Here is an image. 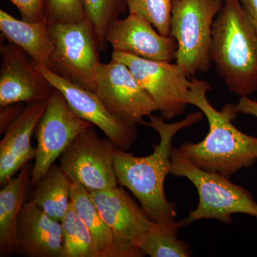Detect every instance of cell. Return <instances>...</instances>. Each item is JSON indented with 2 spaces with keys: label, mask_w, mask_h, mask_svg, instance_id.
<instances>
[{
  "label": "cell",
  "mask_w": 257,
  "mask_h": 257,
  "mask_svg": "<svg viewBox=\"0 0 257 257\" xmlns=\"http://www.w3.org/2000/svg\"><path fill=\"white\" fill-rule=\"evenodd\" d=\"M202 111L189 114L175 123H167L162 116H149L147 126L160 135V143L154 145V152L146 157L117 149L114 155V170L118 183L126 187L138 199L141 207L157 223L175 222L177 206L167 199L165 181L172 170L171 154L176 134L188 127L202 118Z\"/></svg>",
  "instance_id": "obj_1"
},
{
  "label": "cell",
  "mask_w": 257,
  "mask_h": 257,
  "mask_svg": "<svg viewBox=\"0 0 257 257\" xmlns=\"http://www.w3.org/2000/svg\"><path fill=\"white\" fill-rule=\"evenodd\" d=\"M192 82L189 104L205 115L209 131L200 143L184 144L179 150L199 168L229 179L256 162L257 138L243 133L233 124L239 113L236 104H227L217 110L207 98L210 84L196 78Z\"/></svg>",
  "instance_id": "obj_2"
},
{
  "label": "cell",
  "mask_w": 257,
  "mask_h": 257,
  "mask_svg": "<svg viewBox=\"0 0 257 257\" xmlns=\"http://www.w3.org/2000/svg\"><path fill=\"white\" fill-rule=\"evenodd\" d=\"M211 60L230 92H257V32L239 0H224L216 17Z\"/></svg>",
  "instance_id": "obj_3"
},
{
  "label": "cell",
  "mask_w": 257,
  "mask_h": 257,
  "mask_svg": "<svg viewBox=\"0 0 257 257\" xmlns=\"http://www.w3.org/2000/svg\"><path fill=\"white\" fill-rule=\"evenodd\" d=\"M171 161V174L188 179L199 194L197 207L191 211L186 219L179 221L181 227L207 219L231 225L235 214L257 218V203L244 187L233 184L229 178L199 168L179 148L172 149Z\"/></svg>",
  "instance_id": "obj_4"
},
{
  "label": "cell",
  "mask_w": 257,
  "mask_h": 257,
  "mask_svg": "<svg viewBox=\"0 0 257 257\" xmlns=\"http://www.w3.org/2000/svg\"><path fill=\"white\" fill-rule=\"evenodd\" d=\"M224 0H174L170 35L177 43L175 60L184 74L211 68L213 24Z\"/></svg>",
  "instance_id": "obj_5"
},
{
  "label": "cell",
  "mask_w": 257,
  "mask_h": 257,
  "mask_svg": "<svg viewBox=\"0 0 257 257\" xmlns=\"http://www.w3.org/2000/svg\"><path fill=\"white\" fill-rule=\"evenodd\" d=\"M54 51L48 68L94 92L101 63L99 42L88 20L71 24H49Z\"/></svg>",
  "instance_id": "obj_6"
},
{
  "label": "cell",
  "mask_w": 257,
  "mask_h": 257,
  "mask_svg": "<svg viewBox=\"0 0 257 257\" xmlns=\"http://www.w3.org/2000/svg\"><path fill=\"white\" fill-rule=\"evenodd\" d=\"M111 60L127 66L140 85L155 101L164 119L170 120L183 114L189 104L192 82L177 64L146 60L116 51H113Z\"/></svg>",
  "instance_id": "obj_7"
},
{
  "label": "cell",
  "mask_w": 257,
  "mask_h": 257,
  "mask_svg": "<svg viewBox=\"0 0 257 257\" xmlns=\"http://www.w3.org/2000/svg\"><path fill=\"white\" fill-rule=\"evenodd\" d=\"M117 147L100 138L93 127L86 128L69 144L60 157V166L72 182L93 192L118 186L114 170Z\"/></svg>",
  "instance_id": "obj_8"
},
{
  "label": "cell",
  "mask_w": 257,
  "mask_h": 257,
  "mask_svg": "<svg viewBox=\"0 0 257 257\" xmlns=\"http://www.w3.org/2000/svg\"><path fill=\"white\" fill-rule=\"evenodd\" d=\"M93 126L71 109L63 94L55 88L36 127L37 155L32 169L30 188L45 175L79 134Z\"/></svg>",
  "instance_id": "obj_9"
},
{
  "label": "cell",
  "mask_w": 257,
  "mask_h": 257,
  "mask_svg": "<svg viewBox=\"0 0 257 257\" xmlns=\"http://www.w3.org/2000/svg\"><path fill=\"white\" fill-rule=\"evenodd\" d=\"M94 92L108 110L130 124L147 125L144 118L158 111L130 68L118 61L99 64Z\"/></svg>",
  "instance_id": "obj_10"
},
{
  "label": "cell",
  "mask_w": 257,
  "mask_h": 257,
  "mask_svg": "<svg viewBox=\"0 0 257 257\" xmlns=\"http://www.w3.org/2000/svg\"><path fill=\"white\" fill-rule=\"evenodd\" d=\"M33 64L63 94L69 107L79 117L100 128L119 150L127 151L133 146L138 137L137 125L111 113L95 92L64 78L45 66Z\"/></svg>",
  "instance_id": "obj_11"
},
{
  "label": "cell",
  "mask_w": 257,
  "mask_h": 257,
  "mask_svg": "<svg viewBox=\"0 0 257 257\" xmlns=\"http://www.w3.org/2000/svg\"><path fill=\"white\" fill-rule=\"evenodd\" d=\"M0 107L15 103L47 101L55 88L30 63L25 52L14 44L2 45Z\"/></svg>",
  "instance_id": "obj_12"
},
{
  "label": "cell",
  "mask_w": 257,
  "mask_h": 257,
  "mask_svg": "<svg viewBox=\"0 0 257 257\" xmlns=\"http://www.w3.org/2000/svg\"><path fill=\"white\" fill-rule=\"evenodd\" d=\"M105 40L113 51L150 60L172 62L177 49L173 37L161 35L147 20L133 14L112 22L107 29Z\"/></svg>",
  "instance_id": "obj_13"
},
{
  "label": "cell",
  "mask_w": 257,
  "mask_h": 257,
  "mask_svg": "<svg viewBox=\"0 0 257 257\" xmlns=\"http://www.w3.org/2000/svg\"><path fill=\"white\" fill-rule=\"evenodd\" d=\"M89 193L101 217L115 235L123 242L140 248L144 236L155 221L122 187L116 186Z\"/></svg>",
  "instance_id": "obj_14"
},
{
  "label": "cell",
  "mask_w": 257,
  "mask_h": 257,
  "mask_svg": "<svg viewBox=\"0 0 257 257\" xmlns=\"http://www.w3.org/2000/svg\"><path fill=\"white\" fill-rule=\"evenodd\" d=\"M18 253L26 257H64L61 221L52 219L35 204L25 202L17 226Z\"/></svg>",
  "instance_id": "obj_15"
},
{
  "label": "cell",
  "mask_w": 257,
  "mask_h": 257,
  "mask_svg": "<svg viewBox=\"0 0 257 257\" xmlns=\"http://www.w3.org/2000/svg\"><path fill=\"white\" fill-rule=\"evenodd\" d=\"M47 101L28 104L12 123L0 142V186L13 178L30 161L35 160L36 148L31 138L47 108Z\"/></svg>",
  "instance_id": "obj_16"
},
{
  "label": "cell",
  "mask_w": 257,
  "mask_h": 257,
  "mask_svg": "<svg viewBox=\"0 0 257 257\" xmlns=\"http://www.w3.org/2000/svg\"><path fill=\"white\" fill-rule=\"evenodd\" d=\"M71 202L90 232L100 257H140L145 253L140 248L123 242L101 217L90 193L82 184L72 182Z\"/></svg>",
  "instance_id": "obj_17"
},
{
  "label": "cell",
  "mask_w": 257,
  "mask_h": 257,
  "mask_svg": "<svg viewBox=\"0 0 257 257\" xmlns=\"http://www.w3.org/2000/svg\"><path fill=\"white\" fill-rule=\"evenodd\" d=\"M0 30L11 43L20 47L32 63L49 67L54 51L46 18L37 23L19 20L5 10H0Z\"/></svg>",
  "instance_id": "obj_18"
},
{
  "label": "cell",
  "mask_w": 257,
  "mask_h": 257,
  "mask_svg": "<svg viewBox=\"0 0 257 257\" xmlns=\"http://www.w3.org/2000/svg\"><path fill=\"white\" fill-rule=\"evenodd\" d=\"M31 163L27 164L0 191V256L18 253L17 226L31 179Z\"/></svg>",
  "instance_id": "obj_19"
},
{
  "label": "cell",
  "mask_w": 257,
  "mask_h": 257,
  "mask_svg": "<svg viewBox=\"0 0 257 257\" xmlns=\"http://www.w3.org/2000/svg\"><path fill=\"white\" fill-rule=\"evenodd\" d=\"M72 181L61 166L54 164L32 187L29 201L47 215L61 221L71 203Z\"/></svg>",
  "instance_id": "obj_20"
},
{
  "label": "cell",
  "mask_w": 257,
  "mask_h": 257,
  "mask_svg": "<svg viewBox=\"0 0 257 257\" xmlns=\"http://www.w3.org/2000/svg\"><path fill=\"white\" fill-rule=\"evenodd\" d=\"M179 222H155L144 236L140 247L151 257H187L192 255L187 243L177 238Z\"/></svg>",
  "instance_id": "obj_21"
},
{
  "label": "cell",
  "mask_w": 257,
  "mask_h": 257,
  "mask_svg": "<svg viewBox=\"0 0 257 257\" xmlns=\"http://www.w3.org/2000/svg\"><path fill=\"white\" fill-rule=\"evenodd\" d=\"M64 237V257H100L87 226L72 202L61 221Z\"/></svg>",
  "instance_id": "obj_22"
},
{
  "label": "cell",
  "mask_w": 257,
  "mask_h": 257,
  "mask_svg": "<svg viewBox=\"0 0 257 257\" xmlns=\"http://www.w3.org/2000/svg\"><path fill=\"white\" fill-rule=\"evenodd\" d=\"M84 5L86 17L103 52L107 45L105 37L109 25L128 10L126 0H84Z\"/></svg>",
  "instance_id": "obj_23"
},
{
  "label": "cell",
  "mask_w": 257,
  "mask_h": 257,
  "mask_svg": "<svg viewBox=\"0 0 257 257\" xmlns=\"http://www.w3.org/2000/svg\"><path fill=\"white\" fill-rule=\"evenodd\" d=\"M174 0H126L128 14L147 20L164 36L170 35Z\"/></svg>",
  "instance_id": "obj_24"
},
{
  "label": "cell",
  "mask_w": 257,
  "mask_h": 257,
  "mask_svg": "<svg viewBox=\"0 0 257 257\" xmlns=\"http://www.w3.org/2000/svg\"><path fill=\"white\" fill-rule=\"evenodd\" d=\"M49 24H71L87 20L84 0H43Z\"/></svg>",
  "instance_id": "obj_25"
},
{
  "label": "cell",
  "mask_w": 257,
  "mask_h": 257,
  "mask_svg": "<svg viewBox=\"0 0 257 257\" xmlns=\"http://www.w3.org/2000/svg\"><path fill=\"white\" fill-rule=\"evenodd\" d=\"M18 8L22 19L29 23L45 20L43 0H9Z\"/></svg>",
  "instance_id": "obj_26"
},
{
  "label": "cell",
  "mask_w": 257,
  "mask_h": 257,
  "mask_svg": "<svg viewBox=\"0 0 257 257\" xmlns=\"http://www.w3.org/2000/svg\"><path fill=\"white\" fill-rule=\"evenodd\" d=\"M25 106L23 103H15L2 106L0 110V133L7 131L12 123L21 114Z\"/></svg>",
  "instance_id": "obj_27"
},
{
  "label": "cell",
  "mask_w": 257,
  "mask_h": 257,
  "mask_svg": "<svg viewBox=\"0 0 257 257\" xmlns=\"http://www.w3.org/2000/svg\"><path fill=\"white\" fill-rule=\"evenodd\" d=\"M236 105L239 113L251 115L257 119V101L249 99L248 96H241Z\"/></svg>",
  "instance_id": "obj_28"
},
{
  "label": "cell",
  "mask_w": 257,
  "mask_h": 257,
  "mask_svg": "<svg viewBox=\"0 0 257 257\" xmlns=\"http://www.w3.org/2000/svg\"><path fill=\"white\" fill-rule=\"evenodd\" d=\"M239 1L257 32V0H239Z\"/></svg>",
  "instance_id": "obj_29"
}]
</instances>
